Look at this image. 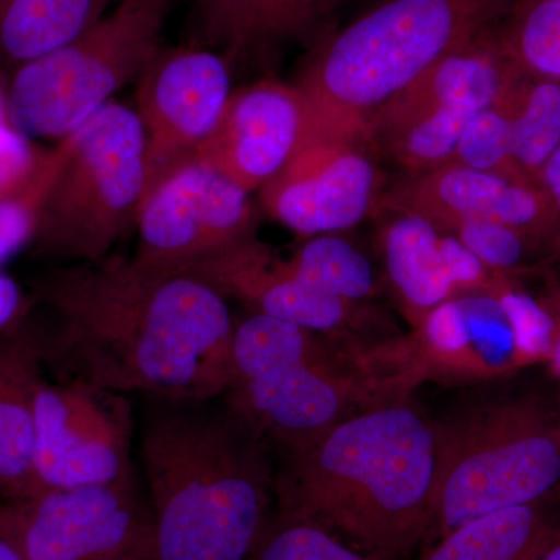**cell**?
Here are the masks:
<instances>
[{
	"mask_svg": "<svg viewBox=\"0 0 560 560\" xmlns=\"http://www.w3.org/2000/svg\"><path fill=\"white\" fill-rule=\"evenodd\" d=\"M32 302L49 312L38 326L57 378L167 400L219 399L230 385L235 319L189 272L109 254L47 272Z\"/></svg>",
	"mask_w": 560,
	"mask_h": 560,
	"instance_id": "cell-1",
	"label": "cell"
},
{
	"mask_svg": "<svg viewBox=\"0 0 560 560\" xmlns=\"http://www.w3.org/2000/svg\"><path fill=\"white\" fill-rule=\"evenodd\" d=\"M436 459L434 420L411 397L382 401L285 453L278 510L372 560H399L429 539Z\"/></svg>",
	"mask_w": 560,
	"mask_h": 560,
	"instance_id": "cell-2",
	"label": "cell"
},
{
	"mask_svg": "<svg viewBox=\"0 0 560 560\" xmlns=\"http://www.w3.org/2000/svg\"><path fill=\"white\" fill-rule=\"evenodd\" d=\"M147 399L151 560L245 559L275 512L270 445L221 397V404Z\"/></svg>",
	"mask_w": 560,
	"mask_h": 560,
	"instance_id": "cell-3",
	"label": "cell"
},
{
	"mask_svg": "<svg viewBox=\"0 0 560 560\" xmlns=\"http://www.w3.org/2000/svg\"><path fill=\"white\" fill-rule=\"evenodd\" d=\"M517 0H381L316 43L298 86L312 136H361L427 70L510 14Z\"/></svg>",
	"mask_w": 560,
	"mask_h": 560,
	"instance_id": "cell-4",
	"label": "cell"
},
{
	"mask_svg": "<svg viewBox=\"0 0 560 560\" xmlns=\"http://www.w3.org/2000/svg\"><path fill=\"white\" fill-rule=\"evenodd\" d=\"M335 340L250 312L235 320L224 404L283 453L382 401L404 399L383 368L378 345Z\"/></svg>",
	"mask_w": 560,
	"mask_h": 560,
	"instance_id": "cell-5",
	"label": "cell"
},
{
	"mask_svg": "<svg viewBox=\"0 0 560 560\" xmlns=\"http://www.w3.org/2000/svg\"><path fill=\"white\" fill-rule=\"evenodd\" d=\"M429 539L493 512L545 503L560 486V419L537 399L475 404L434 420Z\"/></svg>",
	"mask_w": 560,
	"mask_h": 560,
	"instance_id": "cell-6",
	"label": "cell"
},
{
	"mask_svg": "<svg viewBox=\"0 0 560 560\" xmlns=\"http://www.w3.org/2000/svg\"><path fill=\"white\" fill-rule=\"evenodd\" d=\"M32 245L68 264L101 260L138 223L147 190L145 132L110 102L60 140Z\"/></svg>",
	"mask_w": 560,
	"mask_h": 560,
	"instance_id": "cell-7",
	"label": "cell"
},
{
	"mask_svg": "<svg viewBox=\"0 0 560 560\" xmlns=\"http://www.w3.org/2000/svg\"><path fill=\"white\" fill-rule=\"evenodd\" d=\"M172 0H121L60 49L20 66L7 94L25 138L62 140L142 77L162 46Z\"/></svg>",
	"mask_w": 560,
	"mask_h": 560,
	"instance_id": "cell-8",
	"label": "cell"
},
{
	"mask_svg": "<svg viewBox=\"0 0 560 560\" xmlns=\"http://www.w3.org/2000/svg\"><path fill=\"white\" fill-rule=\"evenodd\" d=\"M518 279L453 298L431 311L407 337L383 342L386 366L401 389L412 394L425 382L475 385L548 361L550 313Z\"/></svg>",
	"mask_w": 560,
	"mask_h": 560,
	"instance_id": "cell-9",
	"label": "cell"
},
{
	"mask_svg": "<svg viewBox=\"0 0 560 560\" xmlns=\"http://www.w3.org/2000/svg\"><path fill=\"white\" fill-rule=\"evenodd\" d=\"M499 25L427 70L368 120L364 139L375 156L408 175L452 161L470 121L517 72Z\"/></svg>",
	"mask_w": 560,
	"mask_h": 560,
	"instance_id": "cell-10",
	"label": "cell"
},
{
	"mask_svg": "<svg viewBox=\"0 0 560 560\" xmlns=\"http://www.w3.org/2000/svg\"><path fill=\"white\" fill-rule=\"evenodd\" d=\"M0 536L24 560H151L154 522L135 471L0 500Z\"/></svg>",
	"mask_w": 560,
	"mask_h": 560,
	"instance_id": "cell-11",
	"label": "cell"
},
{
	"mask_svg": "<svg viewBox=\"0 0 560 560\" xmlns=\"http://www.w3.org/2000/svg\"><path fill=\"white\" fill-rule=\"evenodd\" d=\"M136 226L135 260L153 270L178 271L256 237L257 212L248 191L194 158L147 194Z\"/></svg>",
	"mask_w": 560,
	"mask_h": 560,
	"instance_id": "cell-12",
	"label": "cell"
},
{
	"mask_svg": "<svg viewBox=\"0 0 560 560\" xmlns=\"http://www.w3.org/2000/svg\"><path fill=\"white\" fill-rule=\"evenodd\" d=\"M132 429L125 394L75 378L44 381L36 397L38 492L108 485L135 474Z\"/></svg>",
	"mask_w": 560,
	"mask_h": 560,
	"instance_id": "cell-13",
	"label": "cell"
},
{
	"mask_svg": "<svg viewBox=\"0 0 560 560\" xmlns=\"http://www.w3.org/2000/svg\"><path fill=\"white\" fill-rule=\"evenodd\" d=\"M231 94V66L217 51L164 47L151 61L136 95L147 142L145 197L173 168L197 156Z\"/></svg>",
	"mask_w": 560,
	"mask_h": 560,
	"instance_id": "cell-14",
	"label": "cell"
},
{
	"mask_svg": "<svg viewBox=\"0 0 560 560\" xmlns=\"http://www.w3.org/2000/svg\"><path fill=\"white\" fill-rule=\"evenodd\" d=\"M375 158L361 136H315L260 190L261 205L302 237L350 230L381 200Z\"/></svg>",
	"mask_w": 560,
	"mask_h": 560,
	"instance_id": "cell-15",
	"label": "cell"
},
{
	"mask_svg": "<svg viewBox=\"0 0 560 560\" xmlns=\"http://www.w3.org/2000/svg\"><path fill=\"white\" fill-rule=\"evenodd\" d=\"M205 280L226 300L250 312L298 324L352 345L388 340L390 324L366 302H350L312 289L280 267V259L257 237L180 268Z\"/></svg>",
	"mask_w": 560,
	"mask_h": 560,
	"instance_id": "cell-16",
	"label": "cell"
},
{
	"mask_svg": "<svg viewBox=\"0 0 560 560\" xmlns=\"http://www.w3.org/2000/svg\"><path fill=\"white\" fill-rule=\"evenodd\" d=\"M375 210L412 213L440 230L458 221H495L522 232L560 259V215L547 191L495 173L445 164L408 175L382 194Z\"/></svg>",
	"mask_w": 560,
	"mask_h": 560,
	"instance_id": "cell-17",
	"label": "cell"
},
{
	"mask_svg": "<svg viewBox=\"0 0 560 560\" xmlns=\"http://www.w3.org/2000/svg\"><path fill=\"white\" fill-rule=\"evenodd\" d=\"M311 136V109L301 88L264 79L232 92L195 158L250 194L275 179Z\"/></svg>",
	"mask_w": 560,
	"mask_h": 560,
	"instance_id": "cell-18",
	"label": "cell"
},
{
	"mask_svg": "<svg viewBox=\"0 0 560 560\" xmlns=\"http://www.w3.org/2000/svg\"><path fill=\"white\" fill-rule=\"evenodd\" d=\"M381 230L386 278L411 329L444 302L515 276L490 270L448 232L412 213L388 212Z\"/></svg>",
	"mask_w": 560,
	"mask_h": 560,
	"instance_id": "cell-19",
	"label": "cell"
},
{
	"mask_svg": "<svg viewBox=\"0 0 560 560\" xmlns=\"http://www.w3.org/2000/svg\"><path fill=\"white\" fill-rule=\"evenodd\" d=\"M350 0H195L190 46L217 51L230 66L260 60L293 43L323 38Z\"/></svg>",
	"mask_w": 560,
	"mask_h": 560,
	"instance_id": "cell-20",
	"label": "cell"
},
{
	"mask_svg": "<svg viewBox=\"0 0 560 560\" xmlns=\"http://www.w3.org/2000/svg\"><path fill=\"white\" fill-rule=\"evenodd\" d=\"M44 368L40 330L31 315L0 334V500L38 493L36 397Z\"/></svg>",
	"mask_w": 560,
	"mask_h": 560,
	"instance_id": "cell-21",
	"label": "cell"
},
{
	"mask_svg": "<svg viewBox=\"0 0 560 560\" xmlns=\"http://www.w3.org/2000/svg\"><path fill=\"white\" fill-rule=\"evenodd\" d=\"M559 528L547 501L512 508L464 523L420 560H530Z\"/></svg>",
	"mask_w": 560,
	"mask_h": 560,
	"instance_id": "cell-22",
	"label": "cell"
},
{
	"mask_svg": "<svg viewBox=\"0 0 560 560\" xmlns=\"http://www.w3.org/2000/svg\"><path fill=\"white\" fill-rule=\"evenodd\" d=\"M110 0H0V60L20 66L60 49L105 16Z\"/></svg>",
	"mask_w": 560,
	"mask_h": 560,
	"instance_id": "cell-23",
	"label": "cell"
},
{
	"mask_svg": "<svg viewBox=\"0 0 560 560\" xmlns=\"http://www.w3.org/2000/svg\"><path fill=\"white\" fill-rule=\"evenodd\" d=\"M503 95L510 110L515 179L539 186L545 164L560 145V81L517 69Z\"/></svg>",
	"mask_w": 560,
	"mask_h": 560,
	"instance_id": "cell-24",
	"label": "cell"
},
{
	"mask_svg": "<svg viewBox=\"0 0 560 560\" xmlns=\"http://www.w3.org/2000/svg\"><path fill=\"white\" fill-rule=\"evenodd\" d=\"M280 267L294 279L330 296L350 302L374 300L381 293L370 259L337 234L307 238Z\"/></svg>",
	"mask_w": 560,
	"mask_h": 560,
	"instance_id": "cell-25",
	"label": "cell"
},
{
	"mask_svg": "<svg viewBox=\"0 0 560 560\" xmlns=\"http://www.w3.org/2000/svg\"><path fill=\"white\" fill-rule=\"evenodd\" d=\"M499 32L523 73L560 81V0H517Z\"/></svg>",
	"mask_w": 560,
	"mask_h": 560,
	"instance_id": "cell-26",
	"label": "cell"
},
{
	"mask_svg": "<svg viewBox=\"0 0 560 560\" xmlns=\"http://www.w3.org/2000/svg\"><path fill=\"white\" fill-rule=\"evenodd\" d=\"M243 560H372L311 521L276 510Z\"/></svg>",
	"mask_w": 560,
	"mask_h": 560,
	"instance_id": "cell-27",
	"label": "cell"
},
{
	"mask_svg": "<svg viewBox=\"0 0 560 560\" xmlns=\"http://www.w3.org/2000/svg\"><path fill=\"white\" fill-rule=\"evenodd\" d=\"M441 231L458 238L490 270L515 278L528 272H539L541 267L556 260L539 243L495 221H458Z\"/></svg>",
	"mask_w": 560,
	"mask_h": 560,
	"instance_id": "cell-28",
	"label": "cell"
},
{
	"mask_svg": "<svg viewBox=\"0 0 560 560\" xmlns=\"http://www.w3.org/2000/svg\"><path fill=\"white\" fill-rule=\"evenodd\" d=\"M503 90L488 108L482 109L470 121L448 164H459L517 180L512 168L510 110Z\"/></svg>",
	"mask_w": 560,
	"mask_h": 560,
	"instance_id": "cell-29",
	"label": "cell"
},
{
	"mask_svg": "<svg viewBox=\"0 0 560 560\" xmlns=\"http://www.w3.org/2000/svg\"><path fill=\"white\" fill-rule=\"evenodd\" d=\"M54 171V153L44 154L39 167L20 190L0 198V267L32 245L44 195Z\"/></svg>",
	"mask_w": 560,
	"mask_h": 560,
	"instance_id": "cell-30",
	"label": "cell"
},
{
	"mask_svg": "<svg viewBox=\"0 0 560 560\" xmlns=\"http://www.w3.org/2000/svg\"><path fill=\"white\" fill-rule=\"evenodd\" d=\"M44 154L11 125L5 101L0 97V198L20 190L39 167Z\"/></svg>",
	"mask_w": 560,
	"mask_h": 560,
	"instance_id": "cell-31",
	"label": "cell"
},
{
	"mask_svg": "<svg viewBox=\"0 0 560 560\" xmlns=\"http://www.w3.org/2000/svg\"><path fill=\"white\" fill-rule=\"evenodd\" d=\"M32 312V300L25 298L16 280L0 272V334L13 329Z\"/></svg>",
	"mask_w": 560,
	"mask_h": 560,
	"instance_id": "cell-32",
	"label": "cell"
},
{
	"mask_svg": "<svg viewBox=\"0 0 560 560\" xmlns=\"http://www.w3.org/2000/svg\"><path fill=\"white\" fill-rule=\"evenodd\" d=\"M548 272H550V276H548L544 294L540 296L541 302L550 313L552 323L551 350L547 363L550 364L551 371L560 378V275L552 271Z\"/></svg>",
	"mask_w": 560,
	"mask_h": 560,
	"instance_id": "cell-33",
	"label": "cell"
},
{
	"mask_svg": "<svg viewBox=\"0 0 560 560\" xmlns=\"http://www.w3.org/2000/svg\"><path fill=\"white\" fill-rule=\"evenodd\" d=\"M539 186L547 191L560 215V145L545 164L540 173Z\"/></svg>",
	"mask_w": 560,
	"mask_h": 560,
	"instance_id": "cell-34",
	"label": "cell"
},
{
	"mask_svg": "<svg viewBox=\"0 0 560 560\" xmlns=\"http://www.w3.org/2000/svg\"><path fill=\"white\" fill-rule=\"evenodd\" d=\"M530 560H560V528L544 548Z\"/></svg>",
	"mask_w": 560,
	"mask_h": 560,
	"instance_id": "cell-35",
	"label": "cell"
},
{
	"mask_svg": "<svg viewBox=\"0 0 560 560\" xmlns=\"http://www.w3.org/2000/svg\"><path fill=\"white\" fill-rule=\"evenodd\" d=\"M0 560H24L2 536H0Z\"/></svg>",
	"mask_w": 560,
	"mask_h": 560,
	"instance_id": "cell-36",
	"label": "cell"
},
{
	"mask_svg": "<svg viewBox=\"0 0 560 560\" xmlns=\"http://www.w3.org/2000/svg\"><path fill=\"white\" fill-rule=\"evenodd\" d=\"M357 2L360 5V11L368 9V7L374 5V3L381 2V0H350V3Z\"/></svg>",
	"mask_w": 560,
	"mask_h": 560,
	"instance_id": "cell-37",
	"label": "cell"
},
{
	"mask_svg": "<svg viewBox=\"0 0 560 560\" xmlns=\"http://www.w3.org/2000/svg\"><path fill=\"white\" fill-rule=\"evenodd\" d=\"M560 419V418H559Z\"/></svg>",
	"mask_w": 560,
	"mask_h": 560,
	"instance_id": "cell-38",
	"label": "cell"
}]
</instances>
